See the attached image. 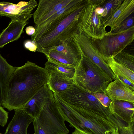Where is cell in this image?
<instances>
[{
    "instance_id": "cell-30",
    "label": "cell",
    "mask_w": 134,
    "mask_h": 134,
    "mask_svg": "<svg viewBox=\"0 0 134 134\" xmlns=\"http://www.w3.org/2000/svg\"><path fill=\"white\" fill-rule=\"evenodd\" d=\"M24 45L26 49L31 52L37 51V47L34 42L29 40L25 41L24 43Z\"/></svg>"
},
{
    "instance_id": "cell-18",
    "label": "cell",
    "mask_w": 134,
    "mask_h": 134,
    "mask_svg": "<svg viewBox=\"0 0 134 134\" xmlns=\"http://www.w3.org/2000/svg\"><path fill=\"white\" fill-rule=\"evenodd\" d=\"M134 13V0H124L119 8L105 24L111 32L130 15Z\"/></svg>"
},
{
    "instance_id": "cell-4",
    "label": "cell",
    "mask_w": 134,
    "mask_h": 134,
    "mask_svg": "<svg viewBox=\"0 0 134 134\" xmlns=\"http://www.w3.org/2000/svg\"><path fill=\"white\" fill-rule=\"evenodd\" d=\"M73 80L75 84L90 93L103 92L106 94V89L113 81L104 70L82 51L80 60L75 68Z\"/></svg>"
},
{
    "instance_id": "cell-35",
    "label": "cell",
    "mask_w": 134,
    "mask_h": 134,
    "mask_svg": "<svg viewBox=\"0 0 134 134\" xmlns=\"http://www.w3.org/2000/svg\"><path fill=\"white\" fill-rule=\"evenodd\" d=\"M71 134H86L83 132L76 129H75V130Z\"/></svg>"
},
{
    "instance_id": "cell-20",
    "label": "cell",
    "mask_w": 134,
    "mask_h": 134,
    "mask_svg": "<svg viewBox=\"0 0 134 134\" xmlns=\"http://www.w3.org/2000/svg\"><path fill=\"white\" fill-rule=\"evenodd\" d=\"M49 74L47 85L53 93L59 94L64 92L74 83L73 79L53 74Z\"/></svg>"
},
{
    "instance_id": "cell-15",
    "label": "cell",
    "mask_w": 134,
    "mask_h": 134,
    "mask_svg": "<svg viewBox=\"0 0 134 134\" xmlns=\"http://www.w3.org/2000/svg\"><path fill=\"white\" fill-rule=\"evenodd\" d=\"M38 5L36 1H21L15 4L9 2H0V15L10 19L21 15L30 14Z\"/></svg>"
},
{
    "instance_id": "cell-36",
    "label": "cell",
    "mask_w": 134,
    "mask_h": 134,
    "mask_svg": "<svg viewBox=\"0 0 134 134\" xmlns=\"http://www.w3.org/2000/svg\"><path fill=\"white\" fill-rule=\"evenodd\" d=\"M34 134H35V133Z\"/></svg>"
},
{
    "instance_id": "cell-28",
    "label": "cell",
    "mask_w": 134,
    "mask_h": 134,
    "mask_svg": "<svg viewBox=\"0 0 134 134\" xmlns=\"http://www.w3.org/2000/svg\"><path fill=\"white\" fill-rule=\"evenodd\" d=\"M116 134H134V123L128 126L118 128Z\"/></svg>"
},
{
    "instance_id": "cell-25",
    "label": "cell",
    "mask_w": 134,
    "mask_h": 134,
    "mask_svg": "<svg viewBox=\"0 0 134 134\" xmlns=\"http://www.w3.org/2000/svg\"><path fill=\"white\" fill-rule=\"evenodd\" d=\"M113 57L116 62L134 72V56L133 55L123 51Z\"/></svg>"
},
{
    "instance_id": "cell-3",
    "label": "cell",
    "mask_w": 134,
    "mask_h": 134,
    "mask_svg": "<svg viewBox=\"0 0 134 134\" xmlns=\"http://www.w3.org/2000/svg\"><path fill=\"white\" fill-rule=\"evenodd\" d=\"M87 0H82L79 6L59 24L46 31L33 41L37 47V51L58 46L71 38L78 32L81 13Z\"/></svg>"
},
{
    "instance_id": "cell-7",
    "label": "cell",
    "mask_w": 134,
    "mask_h": 134,
    "mask_svg": "<svg viewBox=\"0 0 134 134\" xmlns=\"http://www.w3.org/2000/svg\"><path fill=\"white\" fill-rule=\"evenodd\" d=\"M134 38L133 26L120 33H113L109 31L101 38L92 40L95 48L105 62L123 51L132 42Z\"/></svg>"
},
{
    "instance_id": "cell-14",
    "label": "cell",
    "mask_w": 134,
    "mask_h": 134,
    "mask_svg": "<svg viewBox=\"0 0 134 134\" xmlns=\"http://www.w3.org/2000/svg\"><path fill=\"white\" fill-rule=\"evenodd\" d=\"M53 92L47 84L43 86L23 108L34 118L37 117L45 104L54 97Z\"/></svg>"
},
{
    "instance_id": "cell-27",
    "label": "cell",
    "mask_w": 134,
    "mask_h": 134,
    "mask_svg": "<svg viewBox=\"0 0 134 134\" xmlns=\"http://www.w3.org/2000/svg\"><path fill=\"white\" fill-rule=\"evenodd\" d=\"M94 94L101 104L105 107H108L112 102L108 97L104 93H94Z\"/></svg>"
},
{
    "instance_id": "cell-31",
    "label": "cell",
    "mask_w": 134,
    "mask_h": 134,
    "mask_svg": "<svg viewBox=\"0 0 134 134\" xmlns=\"http://www.w3.org/2000/svg\"><path fill=\"white\" fill-rule=\"evenodd\" d=\"M116 79L119 80L127 86L130 89L134 91V83H132L129 80L118 75L116 76Z\"/></svg>"
},
{
    "instance_id": "cell-19",
    "label": "cell",
    "mask_w": 134,
    "mask_h": 134,
    "mask_svg": "<svg viewBox=\"0 0 134 134\" xmlns=\"http://www.w3.org/2000/svg\"><path fill=\"white\" fill-rule=\"evenodd\" d=\"M40 53L45 55L48 60L57 64L75 68L78 65L81 59L67 55L53 50L44 49L42 50Z\"/></svg>"
},
{
    "instance_id": "cell-17",
    "label": "cell",
    "mask_w": 134,
    "mask_h": 134,
    "mask_svg": "<svg viewBox=\"0 0 134 134\" xmlns=\"http://www.w3.org/2000/svg\"><path fill=\"white\" fill-rule=\"evenodd\" d=\"M105 92L112 101L120 100L134 103V91L118 79L108 84Z\"/></svg>"
},
{
    "instance_id": "cell-22",
    "label": "cell",
    "mask_w": 134,
    "mask_h": 134,
    "mask_svg": "<svg viewBox=\"0 0 134 134\" xmlns=\"http://www.w3.org/2000/svg\"><path fill=\"white\" fill-rule=\"evenodd\" d=\"M109 67L116 76L118 75L134 83V72L115 61L113 57L106 61Z\"/></svg>"
},
{
    "instance_id": "cell-21",
    "label": "cell",
    "mask_w": 134,
    "mask_h": 134,
    "mask_svg": "<svg viewBox=\"0 0 134 134\" xmlns=\"http://www.w3.org/2000/svg\"><path fill=\"white\" fill-rule=\"evenodd\" d=\"M17 67L9 64L0 54V106H2L7 83Z\"/></svg>"
},
{
    "instance_id": "cell-32",
    "label": "cell",
    "mask_w": 134,
    "mask_h": 134,
    "mask_svg": "<svg viewBox=\"0 0 134 134\" xmlns=\"http://www.w3.org/2000/svg\"><path fill=\"white\" fill-rule=\"evenodd\" d=\"M105 0H88L87 2L89 4L95 5L97 6H101Z\"/></svg>"
},
{
    "instance_id": "cell-11",
    "label": "cell",
    "mask_w": 134,
    "mask_h": 134,
    "mask_svg": "<svg viewBox=\"0 0 134 134\" xmlns=\"http://www.w3.org/2000/svg\"><path fill=\"white\" fill-rule=\"evenodd\" d=\"M32 16L33 14H31L11 18V22L0 34V48L18 40L23 32L24 27L29 23L28 21Z\"/></svg>"
},
{
    "instance_id": "cell-9",
    "label": "cell",
    "mask_w": 134,
    "mask_h": 134,
    "mask_svg": "<svg viewBox=\"0 0 134 134\" xmlns=\"http://www.w3.org/2000/svg\"><path fill=\"white\" fill-rule=\"evenodd\" d=\"M72 37L77 42L83 54L104 70L113 80L116 79V76L95 48L92 38L85 33L80 25L78 32Z\"/></svg>"
},
{
    "instance_id": "cell-13",
    "label": "cell",
    "mask_w": 134,
    "mask_h": 134,
    "mask_svg": "<svg viewBox=\"0 0 134 134\" xmlns=\"http://www.w3.org/2000/svg\"><path fill=\"white\" fill-rule=\"evenodd\" d=\"M82 0H72L68 5L63 8L48 19L40 26L35 28V32L31 36V39L36 37L59 24L71 13Z\"/></svg>"
},
{
    "instance_id": "cell-12",
    "label": "cell",
    "mask_w": 134,
    "mask_h": 134,
    "mask_svg": "<svg viewBox=\"0 0 134 134\" xmlns=\"http://www.w3.org/2000/svg\"><path fill=\"white\" fill-rule=\"evenodd\" d=\"M108 108L121 127L134 123V103L115 100L110 103Z\"/></svg>"
},
{
    "instance_id": "cell-1",
    "label": "cell",
    "mask_w": 134,
    "mask_h": 134,
    "mask_svg": "<svg viewBox=\"0 0 134 134\" xmlns=\"http://www.w3.org/2000/svg\"><path fill=\"white\" fill-rule=\"evenodd\" d=\"M49 78L45 68L34 63L27 61L17 67L6 86L2 106L9 111L23 108Z\"/></svg>"
},
{
    "instance_id": "cell-2",
    "label": "cell",
    "mask_w": 134,
    "mask_h": 134,
    "mask_svg": "<svg viewBox=\"0 0 134 134\" xmlns=\"http://www.w3.org/2000/svg\"><path fill=\"white\" fill-rule=\"evenodd\" d=\"M54 98L60 112L70 126L86 134H116L117 127L106 118L69 103L57 94H54Z\"/></svg>"
},
{
    "instance_id": "cell-10",
    "label": "cell",
    "mask_w": 134,
    "mask_h": 134,
    "mask_svg": "<svg viewBox=\"0 0 134 134\" xmlns=\"http://www.w3.org/2000/svg\"><path fill=\"white\" fill-rule=\"evenodd\" d=\"M72 0H40L33 14L35 27L40 26L50 17L69 4Z\"/></svg>"
},
{
    "instance_id": "cell-33",
    "label": "cell",
    "mask_w": 134,
    "mask_h": 134,
    "mask_svg": "<svg viewBox=\"0 0 134 134\" xmlns=\"http://www.w3.org/2000/svg\"><path fill=\"white\" fill-rule=\"evenodd\" d=\"M26 34L29 36H31L35 33V29L34 27L31 26H29L25 29Z\"/></svg>"
},
{
    "instance_id": "cell-29",
    "label": "cell",
    "mask_w": 134,
    "mask_h": 134,
    "mask_svg": "<svg viewBox=\"0 0 134 134\" xmlns=\"http://www.w3.org/2000/svg\"><path fill=\"white\" fill-rule=\"evenodd\" d=\"M8 118V113L0 106V125L4 127L7 124Z\"/></svg>"
},
{
    "instance_id": "cell-5",
    "label": "cell",
    "mask_w": 134,
    "mask_h": 134,
    "mask_svg": "<svg viewBox=\"0 0 134 134\" xmlns=\"http://www.w3.org/2000/svg\"><path fill=\"white\" fill-rule=\"evenodd\" d=\"M63 100L71 104L92 111L111 121L118 128L119 123L110 112L108 107L104 106L94 96L74 83L64 92L57 94Z\"/></svg>"
},
{
    "instance_id": "cell-8",
    "label": "cell",
    "mask_w": 134,
    "mask_h": 134,
    "mask_svg": "<svg viewBox=\"0 0 134 134\" xmlns=\"http://www.w3.org/2000/svg\"><path fill=\"white\" fill-rule=\"evenodd\" d=\"M97 6L87 3L83 8L80 24L84 31L92 38H101L107 33L101 15L95 11Z\"/></svg>"
},
{
    "instance_id": "cell-23",
    "label": "cell",
    "mask_w": 134,
    "mask_h": 134,
    "mask_svg": "<svg viewBox=\"0 0 134 134\" xmlns=\"http://www.w3.org/2000/svg\"><path fill=\"white\" fill-rule=\"evenodd\" d=\"M45 68L49 74H53L73 79L75 68L57 64L48 60L45 63Z\"/></svg>"
},
{
    "instance_id": "cell-16",
    "label": "cell",
    "mask_w": 134,
    "mask_h": 134,
    "mask_svg": "<svg viewBox=\"0 0 134 134\" xmlns=\"http://www.w3.org/2000/svg\"><path fill=\"white\" fill-rule=\"evenodd\" d=\"M15 114L4 134H27V130L34 118L23 108L14 110Z\"/></svg>"
},
{
    "instance_id": "cell-24",
    "label": "cell",
    "mask_w": 134,
    "mask_h": 134,
    "mask_svg": "<svg viewBox=\"0 0 134 134\" xmlns=\"http://www.w3.org/2000/svg\"><path fill=\"white\" fill-rule=\"evenodd\" d=\"M124 0H105L101 6L104 9L101 15L103 23L105 24L110 18L113 14L119 8Z\"/></svg>"
},
{
    "instance_id": "cell-6",
    "label": "cell",
    "mask_w": 134,
    "mask_h": 134,
    "mask_svg": "<svg viewBox=\"0 0 134 134\" xmlns=\"http://www.w3.org/2000/svg\"><path fill=\"white\" fill-rule=\"evenodd\" d=\"M54 97L44 105L33 122L35 134H68L69 130Z\"/></svg>"
},
{
    "instance_id": "cell-26",
    "label": "cell",
    "mask_w": 134,
    "mask_h": 134,
    "mask_svg": "<svg viewBox=\"0 0 134 134\" xmlns=\"http://www.w3.org/2000/svg\"><path fill=\"white\" fill-rule=\"evenodd\" d=\"M134 13L130 15L111 32L120 33L134 26Z\"/></svg>"
},
{
    "instance_id": "cell-34",
    "label": "cell",
    "mask_w": 134,
    "mask_h": 134,
    "mask_svg": "<svg viewBox=\"0 0 134 134\" xmlns=\"http://www.w3.org/2000/svg\"><path fill=\"white\" fill-rule=\"evenodd\" d=\"M104 10V9L102 7L99 6L97 7L95 11L96 13L98 15H101Z\"/></svg>"
}]
</instances>
